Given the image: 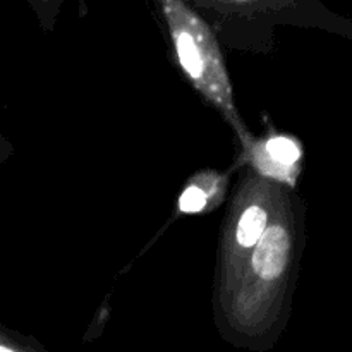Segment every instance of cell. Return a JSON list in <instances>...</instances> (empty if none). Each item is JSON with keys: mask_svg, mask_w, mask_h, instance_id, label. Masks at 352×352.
<instances>
[{"mask_svg": "<svg viewBox=\"0 0 352 352\" xmlns=\"http://www.w3.org/2000/svg\"><path fill=\"white\" fill-rule=\"evenodd\" d=\"M268 215L261 206L253 205L241 215L237 223V243L243 248H253L267 230Z\"/></svg>", "mask_w": 352, "mask_h": 352, "instance_id": "obj_3", "label": "cell"}, {"mask_svg": "<svg viewBox=\"0 0 352 352\" xmlns=\"http://www.w3.org/2000/svg\"><path fill=\"white\" fill-rule=\"evenodd\" d=\"M291 237L282 226H272L263 232L253 253V268L265 280L278 278L287 268Z\"/></svg>", "mask_w": 352, "mask_h": 352, "instance_id": "obj_2", "label": "cell"}, {"mask_svg": "<svg viewBox=\"0 0 352 352\" xmlns=\"http://www.w3.org/2000/svg\"><path fill=\"white\" fill-rule=\"evenodd\" d=\"M206 206V192L198 186H189L179 199V210L182 213H198Z\"/></svg>", "mask_w": 352, "mask_h": 352, "instance_id": "obj_5", "label": "cell"}, {"mask_svg": "<svg viewBox=\"0 0 352 352\" xmlns=\"http://www.w3.org/2000/svg\"><path fill=\"white\" fill-rule=\"evenodd\" d=\"M265 153L280 167H292L301 158V148L291 138L275 136L265 144Z\"/></svg>", "mask_w": 352, "mask_h": 352, "instance_id": "obj_4", "label": "cell"}, {"mask_svg": "<svg viewBox=\"0 0 352 352\" xmlns=\"http://www.w3.org/2000/svg\"><path fill=\"white\" fill-rule=\"evenodd\" d=\"M164 9L186 76L206 98L226 112L227 117L236 119L226 65L208 26L181 2H165Z\"/></svg>", "mask_w": 352, "mask_h": 352, "instance_id": "obj_1", "label": "cell"}]
</instances>
